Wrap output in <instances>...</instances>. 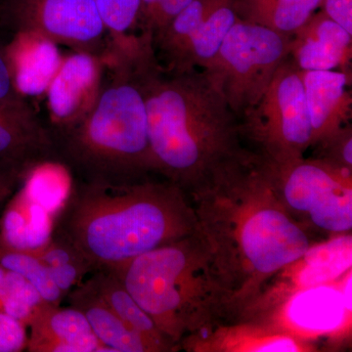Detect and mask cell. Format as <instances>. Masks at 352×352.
<instances>
[{"mask_svg":"<svg viewBox=\"0 0 352 352\" xmlns=\"http://www.w3.org/2000/svg\"><path fill=\"white\" fill-rule=\"evenodd\" d=\"M197 233L238 318L268 278L317 243L273 191L263 157L244 147L187 192Z\"/></svg>","mask_w":352,"mask_h":352,"instance_id":"cell-1","label":"cell"},{"mask_svg":"<svg viewBox=\"0 0 352 352\" xmlns=\"http://www.w3.org/2000/svg\"><path fill=\"white\" fill-rule=\"evenodd\" d=\"M196 231L187 192L168 180L146 177L72 185L55 217L52 234L75 245L97 271L116 267Z\"/></svg>","mask_w":352,"mask_h":352,"instance_id":"cell-2","label":"cell"},{"mask_svg":"<svg viewBox=\"0 0 352 352\" xmlns=\"http://www.w3.org/2000/svg\"><path fill=\"white\" fill-rule=\"evenodd\" d=\"M143 78L157 175L188 192L245 147L239 119L205 69L166 71L154 55Z\"/></svg>","mask_w":352,"mask_h":352,"instance_id":"cell-3","label":"cell"},{"mask_svg":"<svg viewBox=\"0 0 352 352\" xmlns=\"http://www.w3.org/2000/svg\"><path fill=\"white\" fill-rule=\"evenodd\" d=\"M154 55L149 44L109 50L94 107L75 126L52 132L57 156L85 180L131 182L156 173L143 78Z\"/></svg>","mask_w":352,"mask_h":352,"instance_id":"cell-4","label":"cell"},{"mask_svg":"<svg viewBox=\"0 0 352 352\" xmlns=\"http://www.w3.org/2000/svg\"><path fill=\"white\" fill-rule=\"evenodd\" d=\"M108 270L179 349L185 338L230 319L226 291L197 231Z\"/></svg>","mask_w":352,"mask_h":352,"instance_id":"cell-5","label":"cell"},{"mask_svg":"<svg viewBox=\"0 0 352 352\" xmlns=\"http://www.w3.org/2000/svg\"><path fill=\"white\" fill-rule=\"evenodd\" d=\"M261 157L278 201L305 230L324 238L351 233L352 170L314 157L275 163Z\"/></svg>","mask_w":352,"mask_h":352,"instance_id":"cell-6","label":"cell"},{"mask_svg":"<svg viewBox=\"0 0 352 352\" xmlns=\"http://www.w3.org/2000/svg\"><path fill=\"white\" fill-rule=\"evenodd\" d=\"M291 36L238 18L206 72L238 119L254 107L291 53Z\"/></svg>","mask_w":352,"mask_h":352,"instance_id":"cell-7","label":"cell"},{"mask_svg":"<svg viewBox=\"0 0 352 352\" xmlns=\"http://www.w3.org/2000/svg\"><path fill=\"white\" fill-rule=\"evenodd\" d=\"M243 140L250 149L275 163L305 157L312 129L300 71L288 57L256 105L240 119Z\"/></svg>","mask_w":352,"mask_h":352,"instance_id":"cell-8","label":"cell"},{"mask_svg":"<svg viewBox=\"0 0 352 352\" xmlns=\"http://www.w3.org/2000/svg\"><path fill=\"white\" fill-rule=\"evenodd\" d=\"M0 23L14 34L32 32L76 52L103 57L108 50L94 0H4Z\"/></svg>","mask_w":352,"mask_h":352,"instance_id":"cell-9","label":"cell"},{"mask_svg":"<svg viewBox=\"0 0 352 352\" xmlns=\"http://www.w3.org/2000/svg\"><path fill=\"white\" fill-rule=\"evenodd\" d=\"M351 233L315 243L300 258L268 278L236 319L278 323L296 296L326 286L351 270Z\"/></svg>","mask_w":352,"mask_h":352,"instance_id":"cell-10","label":"cell"},{"mask_svg":"<svg viewBox=\"0 0 352 352\" xmlns=\"http://www.w3.org/2000/svg\"><path fill=\"white\" fill-rule=\"evenodd\" d=\"M237 20L233 0H192L153 43L157 63L170 72L207 69Z\"/></svg>","mask_w":352,"mask_h":352,"instance_id":"cell-11","label":"cell"},{"mask_svg":"<svg viewBox=\"0 0 352 352\" xmlns=\"http://www.w3.org/2000/svg\"><path fill=\"white\" fill-rule=\"evenodd\" d=\"M316 340L273 322L234 319L219 322L180 342L187 352H311Z\"/></svg>","mask_w":352,"mask_h":352,"instance_id":"cell-12","label":"cell"},{"mask_svg":"<svg viewBox=\"0 0 352 352\" xmlns=\"http://www.w3.org/2000/svg\"><path fill=\"white\" fill-rule=\"evenodd\" d=\"M105 74L104 58L76 52L65 56L44 96L52 129L66 131L75 126L94 107Z\"/></svg>","mask_w":352,"mask_h":352,"instance_id":"cell-13","label":"cell"},{"mask_svg":"<svg viewBox=\"0 0 352 352\" xmlns=\"http://www.w3.org/2000/svg\"><path fill=\"white\" fill-rule=\"evenodd\" d=\"M51 160H57L52 132L31 106L0 103V168L25 175Z\"/></svg>","mask_w":352,"mask_h":352,"instance_id":"cell-14","label":"cell"},{"mask_svg":"<svg viewBox=\"0 0 352 352\" xmlns=\"http://www.w3.org/2000/svg\"><path fill=\"white\" fill-rule=\"evenodd\" d=\"M351 53L352 34L320 10L294 34L289 58L300 71L351 74Z\"/></svg>","mask_w":352,"mask_h":352,"instance_id":"cell-15","label":"cell"},{"mask_svg":"<svg viewBox=\"0 0 352 352\" xmlns=\"http://www.w3.org/2000/svg\"><path fill=\"white\" fill-rule=\"evenodd\" d=\"M30 352H111L97 339L85 315L69 305H44L30 322Z\"/></svg>","mask_w":352,"mask_h":352,"instance_id":"cell-16","label":"cell"},{"mask_svg":"<svg viewBox=\"0 0 352 352\" xmlns=\"http://www.w3.org/2000/svg\"><path fill=\"white\" fill-rule=\"evenodd\" d=\"M300 76L311 124L312 146L351 122V74L331 69L300 71Z\"/></svg>","mask_w":352,"mask_h":352,"instance_id":"cell-17","label":"cell"},{"mask_svg":"<svg viewBox=\"0 0 352 352\" xmlns=\"http://www.w3.org/2000/svg\"><path fill=\"white\" fill-rule=\"evenodd\" d=\"M6 48L14 83L22 96L45 94L64 59L58 44L38 34L18 32Z\"/></svg>","mask_w":352,"mask_h":352,"instance_id":"cell-18","label":"cell"},{"mask_svg":"<svg viewBox=\"0 0 352 352\" xmlns=\"http://www.w3.org/2000/svg\"><path fill=\"white\" fill-rule=\"evenodd\" d=\"M69 305L80 310L90 327L111 352H159L142 335L127 326L102 300L87 280L67 295Z\"/></svg>","mask_w":352,"mask_h":352,"instance_id":"cell-19","label":"cell"},{"mask_svg":"<svg viewBox=\"0 0 352 352\" xmlns=\"http://www.w3.org/2000/svg\"><path fill=\"white\" fill-rule=\"evenodd\" d=\"M55 217L21 184L0 220V241L13 249L34 254L50 242Z\"/></svg>","mask_w":352,"mask_h":352,"instance_id":"cell-20","label":"cell"},{"mask_svg":"<svg viewBox=\"0 0 352 352\" xmlns=\"http://www.w3.org/2000/svg\"><path fill=\"white\" fill-rule=\"evenodd\" d=\"M94 287L111 309L122 319L127 326L142 335L157 347L159 352L179 351L157 327L155 322L143 308L134 300L127 291L120 278L108 270L95 271L89 279Z\"/></svg>","mask_w":352,"mask_h":352,"instance_id":"cell-21","label":"cell"},{"mask_svg":"<svg viewBox=\"0 0 352 352\" xmlns=\"http://www.w3.org/2000/svg\"><path fill=\"white\" fill-rule=\"evenodd\" d=\"M321 0H233L238 18L293 38L320 6Z\"/></svg>","mask_w":352,"mask_h":352,"instance_id":"cell-22","label":"cell"},{"mask_svg":"<svg viewBox=\"0 0 352 352\" xmlns=\"http://www.w3.org/2000/svg\"><path fill=\"white\" fill-rule=\"evenodd\" d=\"M32 254L44 264L65 298L72 289L87 280L89 273L95 272L92 264L75 245L53 234L50 242Z\"/></svg>","mask_w":352,"mask_h":352,"instance_id":"cell-23","label":"cell"},{"mask_svg":"<svg viewBox=\"0 0 352 352\" xmlns=\"http://www.w3.org/2000/svg\"><path fill=\"white\" fill-rule=\"evenodd\" d=\"M0 265L25 278L38 289L45 302L60 305L65 300L44 264L31 252L13 249L0 241Z\"/></svg>","mask_w":352,"mask_h":352,"instance_id":"cell-24","label":"cell"},{"mask_svg":"<svg viewBox=\"0 0 352 352\" xmlns=\"http://www.w3.org/2000/svg\"><path fill=\"white\" fill-rule=\"evenodd\" d=\"M104 27L109 46L122 47L140 38V0H94Z\"/></svg>","mask_w":352,"mask_h":352,"instance_id":"cell-25","label":"cell"},{"mask_svg":"<svg viewBox=\"0 0 352 352\" xmlns=\"http://www.w3.org/2000/svg\"><path fill=\"white\" fill-rule=\"evenodd\" d=\"M47 305L39 295L38 289L29 281L8 270V295L1 311L29 326L34 314L44 305Z\"/></svg>","mask_w":352,"mask_h":352,"instance_id":"cell-26","label":"cell"},{"mask_svg":"<svg viewBox=\"0 0 352 352\" xmlns=\"http://www.w3.org/2000/svg\"><path fill=\"white\" fill-rule=\"evenodd\" d=\"M192 0H140L139 32L154 43Z\"/></svg>","mask_w":352,"mask_h":352,"instance_id":"cell-27","label":"cell"},{"mask_svg":"<svg viewBox=\"0 0 352 352\" xmlns=\"http://www.w3.org/2000/svg\"><path fill=\"white\" fill-rule=\"evenodd\" d=\"M314 148V159L344 170H352V127L351 124L340 127L326 138L317 141Z\"/></svg>","mask_w":352,"mask_h":352,"instance_id":"cell-28","label":"cell"},{"mask_svg":"<svg viewBox=\"0 0 352 352\" xmlns=\"http://www.w3.org/2000/svg\"><path fill=\"white\" fill-rule=\"evenodd\" d=\"M27 326L0 310V352H20L27 349Z\"/></svg>","mask_w":352,"mask_h":352,"instance_id":"cell-29","label":"cell"},{"mask_svg":"<svg viewBox=\"0 0 352 352\" xmlns=\"http://www.w3.org/2000/svg\"><path fill=\"white\" fill-rule=\"evenodd\" d=\"M0 103L25 105L27 100L14 83L6 46L0 43Z\"/></svg>","mask_w":352,"mask_h":352,"instance_id":"cell-30","label":"cell"},{"mask_svg":"<svg viewBox=\"0 0 352 352\" xmlns=\"http://www.w3.org/2000/svg\"><path fill=\"white\" fill-rule=\"evenodd\" d=\"M319 9L352 34V0H321Z\"/></svg>","mask_w":352,"mask_h":352,"instance_id":"cell-31","label":"cell"},{"mask_svg":"<svg viewBox=\"0 0 352 352\" xmlns=\"http://www.w3.org/2000/svg\"><path fill=\"white\" fill-rule=\"evenodd\" d=\"M19 171L0 168V204L12 197L25 178Z\"/></svg>","mask_w":352,"mask_h":352,"instance_id":"cell-32","label":"cell"},{"mask_svg":"<svg viewBox=\"0 0 352 352\" xmlns=\"http://www.w3.org/2000/svg\"><path fill=\"white\" fill-rule=\"evenodd\" d=\"M8 295V270L0 265V310Z\"/></svg>","mask_w":352,"mask_h":352,"instance_id":"cell-33","label":"cell"},{"mask_svg":"<svg viewBox=\"0 0 352 352\" xmlns=\"http://www.w3.org/2000/svg\"><path fill=\"white\" fill-rule=\"evenodd\" d=\"M3 1H4V0H0V6H1L2 2H3Z\"/></svg>","mask_w":352,"mask_h":352,"instance_id":"cell-34","label":"cell"}]
</instances>
